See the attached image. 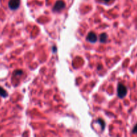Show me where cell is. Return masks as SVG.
<instances>
[{"mask_svg":"<svg viewBox=\"0 0 137 137\" xmlns=\"http://www.w3.org/2000/svg\"><path fill=\"white\" fill-rule=\"evenodd\" d=\"M127 94V88L122 84H119L117 88V94L120 98H123Z\"/></svg>","mask_w":137,"mask_h":137,"instance_id":"cell-1","label":"cell"},{"mask_svg":"<svg viewBox=\"0 0 137 137\" xmlns=\"http://www.w3.org/2000/svg\"><path fill=\"white\" fill-rule=\"evenodd\" d=\"M66 7V4L62 0H59L56 3L55 6L53 8V12H60L63 9H64Z\"/></svg>","mask_w":137,"mask_h":137,"instance_id":"cell-2","label":"cell"},{"mask_svg":"<svg viewBox=\"0 0 137 137\" xmlns=\"http://www.w3.org/2000/svg\"><path fill=\"white\" fill-rule=\"evenodd\" d=\"M20 5V0H10L9 8L12 10H17Z\"/></svg>","mask_w":137,"mask_h":137,"instance_id":"cell-3","label":"cell"},{"mask_svg":"<svg viewBox=\"0 0 137 137\" xmlns=\"http://www.w3.org/2000/svg\"><path fill=\"white\" fill-rule=\"evenodd\" d=\"M87 40L91 43H95L97 40V36L94 32H90L87 36Z\"/></svg>","mask_w":137,"mask_h":137,"instance_id":"cell-4","label":"cell"},{"mask_svg":"<svg viewBox=\"0 0 137 137\" xmlns=\"http://www.w3.org/2000/svg\"><path fill=\"white\" fill-rule=\"evenodd\" d=\"M107 38H108V36H107L106 34L103 33V34H102L100 36V42H102V43H104V42L106 41Z\"/></svg>","mask_w":137,"mask_h":137,"instance_id":"cell-5","label":"cell"},{"mask_svg":"<svg viewBox=\"0 0 137 137\" xmlns=\"http://www.w3.org/2000/svg\"><path fill=\"white\" fill-rule=\"evenodd\" d=\"M0 96L4 98H6L8 96V92L1 86H0Z\"/></svg>","mask_w":137,"mask_h":137,"instance_id":"cell-6","label":"cell"},{"mask_svg":"<svg viewBox=\"0 0 137 137\" xmlns=\"http://www.w3.org/2000/svg\"><path fill=\"white\" fill-rule=\"evenodd\" d=\"M96 122H98V123H99L100 124V126L102 127V130L104 129V126H105V123L103 121V120H102V119H100V118H99V119H98L97 120H96Z\"/></svg>","mask_w":137,"mask_h":137,"instance_id":"cell-7","label":"cell"},{"mask_svg":"<svg viewBox=\"0 0 137 137\" xmlns=\"http://www.w3.org/2000/svg\"><path fill=\"white\" fill-rule=\"evenodd\" d=\"M98 1L102 2V3H104V4H108V3H109V2H111L112 0H98Z\"/></svg>","mask_w":137,"mask_h":137,"instance_id":"cell-8","label":"cell"},{"mask_svg":"<svg viewBox=\"0 0 137 137\" xmlns=\"http://www.w3.org/2000/svg\"><path fill=\"white\" fill-rule=\"evenodd\" d=\"M132 132L134 134H137V124H136L135 126L134 127L133 130H132Z\"/></svg>","mask_w":137,"mask_h":137,"instance_id":"cell-9","label":"cell"},{"mask_svg":"<svg viewBox=\"0 0 137 137\" xmlns=\"http://www.w3.org/2000/svg\"><path fill=\"white\" fill-rule=\"evenodd\" d=\"M22 74V71L21 70H17L15 72V75H21Z\"/></svg>","mask_w":137,"mask_h":137,"instance_id":"cell-10","label":"cell"}]
</instances>
